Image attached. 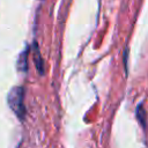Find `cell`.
Instances as JSON below:
<instances>
[{"mask_svg":"<svg viewBox=\"0 0 148 148\" xmlns=\"http://www.w3.org/2000/svg\"><path fill=\"white\" fill-rule=\"evenodd\" d=\"M8 105L17 118L24 120L25 118V105H24V89L22 87H13L7 96Z\"/></svg>","mask_w":148,"mask_h":148,"instance_id":"cell-1","label":"cell"},{"mask_svg":"<svg viewBox=\"0 0 148 148\" xmlns=\"http://www.w3.org/2000/svg\"><path fill=\"white\" fill-rule=\"evenodd\" d=\"M28 53H29V49L27 47L18 56V59H17V68L21 72H25L28 69Z\"/></svg>","mask_w":148,"mask_h":148,"instance_id":"cell-2","label":"cell"},{"mask_svg":"<svg viewBox=\"0 0 148 148\" xmlns=\"http://www.w3.org/2000/svg\"><path fill=\"white\" fill-rule=\"evenodd\" d=\"M34 49H35V62H36V68L37 71L39 72L40 75H43L44 73V66H43V59L39 54V51H38V47H36V43L34 45Z\"/></svg>","mask_w":148,"mask_h":148,"instance_id":"cell-3","label":"cell"},{"mask_svg":"<svg viewBox=\"0 0 148 148\" xmlns=\"http://www.w3.org/2000/svg\"><path fill=\"white\" fill-rule=\"evenodd\" d=\"M136 118L139 120V123L141 124L142 128H146V111L143 109V104H139L136 108Z\"/></svg>","mask_w":148,"mask_h":148,"instance_id":"cell-4","label":"cell"}]
</instances>
